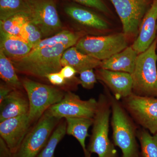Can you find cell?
<instances>
[{
    "label": "cell",
    "mask_w": 157,
    "mask_h": 157,
    "mask_svg": "<svg viewBox=\"0 0 157 157\" xmlns=\"http://www.w3.org/2000/svg\"><path fill=\"white\" fill-rule=\"evenodd\" d=\"M0 155L1 157H12L13 154L6 145L4 140L0 137Z\"/></svg>",
    "instance_id": "32"
},
{
    "label": "cell",
    "mask_w": 157,
    "mask_h": 157,
    "mask_svg": "<svg viewBox=\"0 0 157 157\" xmlns=\"http://www.w3.org/2000/svg\"><path fill=\"white\" fill-rule=\"evenodd\" d=\"M84 36L81 32H73L65 30L59 32L55 35L49 38L42 39L40 42L33 48L53 46L58 44L67 46L68 48L76 45L79 39Z\"/></svg>",
    "instance_id": "21"
},
{
    "label": "cell",
    "mask_w": 157,
    "mask_h": 157,
    "mask_svg": "<svg viewBox=\"0 0 157 157\" xmlns=\"http://www.w3.org/2000/svg\"><path fill=\"white\" fill-rule=\"evenodd\" d=\"M128 45L127 36L123 33L100 36H83L75 47L82 53L103 61L124 50Z\"/></svg>",
    "instance_id": "7"
},
{
    "label": "cell",
    "mask_w": 157,
    "mask_h": 157,
    "mask_svg": "<svg viewBox=\"0 0 157 157\" xmlns=\"http://www.w3.org/2000/svg\"><path fill=\"white\" fill-rule=\"evenodd\" d=\"M141 148V157H157V132L151 134L143 128L137 131Z\"/></svg>",
    "instance_id": "23"
},
{
    "label": "cell",
    "mask_w": 157,
    "mask_h": 157,
    "mask_svg": "<svg viewBox=\"0 0 157 157\" xmlns=\"http://www.w3.org/2000/svg\"><path fill=\"white\" fill-rule=\"evenodd\" d=\"M98 108L94 117L93 129L87 147L90 154L99 157H118L117 151L109 137L111 106L107 95L101 94L98 100Z\"/></svg>",
    "instance_id": "3"
},
{
    "label": "cell",
    "mask_w": 157,
    "mask_h": 157,
    "mask_svg": "<svg viewBox=\"0 0 157 157\" xmlns=\"http://www.w3.org/2000/svg\"><path fill=\"white\" fill-rule=\"evenodd\" d=\"M42 36H43L40 29L31 18L25 24L20 34V37L33 48L42 40Z\"/></svg>",
    "instance_id": "27"
},
{
    "label": "cell",
    "mask_w": 157,
    "mask_h": 157,
    "mask_svg": "<svg viewBox=\"0 0 157 157\" xmlns=\"http://www.w3.org/2000/svg\"><path fill=\"white\" fill-rule=\"evenodd\" d=\"M138 55L132 46H129L109 58L102 61L100 68L132 74L135 69Z\"/></svg>",
    "instance_id": "16"
},
{
    "label": "cell",
    "mask_w": 157,
    "mask_h": 157,
    "mask_svg": "<svg viewBox=\"0 0 157 157\" xmlns=\"http://www.w3.org/2000/svg\"><path fill=\"white\" fill-rule=\"evenodd\" d=\"M74 2L90 8L97 9L104 13H107L109 10L102 0H72Z\"/></svg>",
    "instance_id": "29"
},
{
    "label": "cell",
    "mask_w": 157,
    "mask_h": 157,
    "mask_svg": "<svg viewBox=\"0 0 157 157\" xmlns=\"http://www.w3.org/2000/svg\"><path fill=\"white\" fill-rule=\"evenodd\" d=\"M0 49L11 61L19 60L27 56L33 48L20 36L0 32Z\"/></svg>",
    "instance_id": "17"
},
{
    "label": "cell",
    "mask_w": 157,
    "mask_h": 157,
    "mask_svg": "<svg viewBox=\"0 0 157 157\" xmlns=\"http://www.w3.org/2000/svg\"><path fill=\"white\" fill-rule=\"evenodd\" d=\"M157 38L146 50L138 55L134 72L133 93L157 98Z\"/></svg>",
    "instance_id": "4"
},
{
    "label": "cell",
    "mask_w": 157,
    "mask_h": 157,
    "mask_svg": "<svg viewBox=\"0 0 157 157\" xmlns=\"http://www.w3.org/2000/svg\"></svg>",
    "instance_id": "34"
},
{
    "label": "cell",
    "mask_w": 157,
    "mask_h": 157,
    "mask_svg": "<svg viewBox=\"0 0 157 157\" xmlns=\"http://www.w3.org/2000/svg\"><path fill=\"white\" fill-rule=\"evenodd\" d=\"M67 134V122L60 121L54 130L48 142L36 157H54L58 144Z\"/></svg>",
    "instance_id": "25"
},
{
    "label": "cell",
    "mask_w": 157,
    "mask_h": 157,
    "mask_svg": "<svg viewBox=\"0 0 157 157\" xmlns=\"http://www.w3.org/2000/svg\"><path fill=\"white\" fill-rule=\"evenodd\" d=\"M98 105V101L94 98L84 101L74 93L68 91L61 101L52 106L46 111L60 120L71 117L94 118Z\"/></svg>",
    "instance_id": "10"
},
{
    "label": "cell",
    "mask_w": 157,
    "mask_h": 157,
    "mask_svg": "<svg viewBox=\"0 0 157 157\" xmlns=\"http://www.w3.org/2000/svg\"><path fill=\"white\" fill-rule=\"evenodd\" d=\"M67 48L62 44L33 48L27 56L12 62L18 73L46 78L49 73L59 72L61 70L63 67L61 59L63 53Z\"/></svg>",
    "instance_id": "1"
},
{
    "label": "cell",
    "mask_w": 157,
    "mask_h": 157,
    "mask_svg": "<svg viewBox=\"0 0 157 157\" xmlns=\"http://www.w3.org/2000/svg\"><path fill=\"white\" fill-rule=\"evenodd\" d=\"M59 72L67 80L73 79L76 73H78L74 68L70 66L63 67Z\"/></svg>",
    "instance_id": "31"
},
{
    "label": "cell",
    "mask_w": 157,
    "mask_h": 157,
    "mask_svg": "<svg viewBox=\"0 0 157 157\" xmlns=\"http://www.w3.org/2000/svg\"><path fill=\"white\" fill-rule=\"evenodd\" d=\"M21 82L28 99L29 117L31 124L39 120L49 107L61 101L66 94L57 88L29 78H24Z\"/></svg>",
    "instance_id": "5"
},
{
    "label": "cell",
    "mask_w": 157,
    "mask_h": 157,
    "mask_svg": "<svg viewBox=\"0 0 157 157\" xmlns=\"http://www.w3.org/2000/svg\"><path fill=\"white\" fill-rule=\"evenodd\" d=\"M64 11L72 19L82 25L99 30H105L109 28L106 21L87 9L71 6L65 8Z\"/></svg>",
    "instance_id": "19"
},
{
    "label": "cell",
    "mask_w": 157,
    "mask_h": 157,
    "mask_svg": "<svg viewBox=\"0 0 157 157\" xmlns=\"http://www.w3.org/2000/svg\"><path fill=\"white\" fill-rule=\"evenodd\" d=\"M62 67L70 66L79 73L84 70L100 68L102 61L82 53L75 46L65 51L61 59Z\"/></svg>",
    "instance_id": "18"
},
{
    "label": "cell",
    "mask_w": 157,
    "mask_h": 157,
    "mask_svg": "<svg viewBox=\"0 0 157 157\" xmlns=\"http://www.w3.org/2000/svg\"><path fill=\"white\" fill-rule=\"evenodd\" d=\"M14 65L11 60L0 49V76L4 82L13 89L20 90L23 87Z\"/></svg>",
    "instance_id": "22"
},
{
    "label": "cell",
    "mask_w": 157,
    "mask_h": 157,
    "mask_svg": "<svg viewBox=\"0 0 157 157\" xmlns=\"http://www.w3.org/2000/svg\"><path fill=\"white\" fill-rule=\"evenodd\" d=\"M29 14L25 0H0V21H4L18 13Z\"/></svg>",
    "instance_id": "26"
},
{
    "label": "cell",
    "mask_w": 157,
    "mask_h": 157,
    "mask_svg": "<svg viewBox=\"0 0 157 157\" xmlns=\"http://www.w3.org/2000/svg\"><path fill=\"white\" fill-rule=\"evenodd\" d=\"M79 82L82 87L86 89H91L97 82V76L93 69L82 71L79 73Z\"/></svg>",
    "instance_id": "28"
},
{
    "label": "cell",
    "mask_w": 157,
    "mask_h": 157,
    "mask_svg": "<svg viewBox=\"0 0 157 157\" xmlns=\"http://www.w3.org/2000/svg\"><path fill=\"white\" fill-rule=\"evenodd\" d=\"M111 108V126L114 145L122 152V157H140L137 139V131L122 105L108 94Z\"/></svg>",
    "instance_id": "2"
},
{
    "label": "cell",
    "mask_w": 157,
    "mask_h": 157,
    "mask_svg": "<svg viewBox=\"0 0 157 157\" xmlns=\"http://www.w3.org/2000/svg\"><path fill=\"white\" fill-rule=\"evenodd\" d=\"M29 113L0 122V136L12 154L19 148L29 131Z\"/></svg>",
    "instance_id": "12"
},
{
    "label": "cell",
    "mask_w": 157,
    "mask_h": 157,
    "mask_svg": "<svg viewBox=\"0 0 157 157\" xmlns=\"http://www.w3.org/2000/svg\"><path fill=\"white\" fill-rule=\"evenodd\" d=\"M29 102L20 90L13 89L0 103V122L29 113Z\"/></svg>",
    "instance_id": "15"
},
{
    "label": "cell",
    "mask_w": 157,
    "mask_h": 157,
    "mask_svg": "<svg viewBox=\"0 0 157 157\" xmlns=\"http://www.w3.org/2000/svg\"><path fill=\"white\" fill-rule=\"evenodd\" d=\"M97 79L102 82L111 90L114 97L119 101L133 93L132 74L100 68L96 72Z\"/></svg>",
    "instance_id": "13"
},
{
    "label": "cell",
    "mask_w": 157,
    "mask_h": 157,
    "mask_svg": "<svg viewBox=\"0 0 157 157\" xmlns=\"http://www.w3.org/2000/svg\"><path fill=\"white\" fill-rule=\"evenodd\" d=\"M67 134L75 137L80 144L84 152L85 157H90L87 151L85 141L90 136L88 129L94 122V118L84 117H67Z\"/></svg>",
    "instance_id": "20"
},
{
    "label": "cell",
    "mask_w": 157,
    "mask_h": 157,
    "mask_svg": "<svg viewBox=\"0 0 157 157\" xmlns=\"http://www.w3.org/2000/svg\"><path fill=\"white\" fill-rule=\"evenodd\" d=\"M128 36L138 34L141 21L147 11L149 0H110Z\"/></svg>",
    "instance_id": "11"
},
{
    "label": "cell",
    "mask_w": 157,
    "mask_h": 157,
    "mask_svg": "<svg viewBox=\"0 0 157 157\" xmlns=\"http://www.w3.org/2000/svg\"><path fill=\"white\" fill-rule=\"evenodd\" d=\"M157 26V0H153L141 21L138 37L132 45L138 54L146 50L156 38Z\"/></svg>",
    "instance_id": "14"
},
{
    "label": "cell",
    "mask_w": 157,
    "mask_h": 157,
    "mask_svg": "<svg viewBox=\"0 0 157 157\" xmlns=\"http://www.w3.org/2000/svg\"><path fill=\"white\" fill-rule=\"evenodd\" d=\"M13 90L12 88L6 83L5 84L1 83L0 86V103L4 101V99Z\"/></svg>",
    "instance_id": "33"
},
{
    "label": "cell",
    "mask_w": 157,
    "mask_h": 157,
    "mask_svg": "<svg viewBox=\"0 0 157 157\" xmlns=\"http://www.w3.org/2000/svg\"><path fill=\"white\" fill-rule=\"evenodd\" d=\"M30 18L29 13H18L5 20L0 21V29L6 34L20 36L23 27Z\"/></svg>",
    "instance_id": "24"
},
{
    "label": "cell",
    "mask_w": 157,
    "mask_h": 157,
    "mask_svg": "<svg viewBox=\"0 0 157 157\" xmlns=\"http://www.w3.org/2000/svg\"><path fill=\"white\" fill-rule=\"evenodd\" d=\"M46 78L50 83L56 86H63L67 83V80L60 72L49 73L46 76Z\"/></svg>",
    "instance_id": "30"
},
{
    "label": "cell",
    "mask_w": 157,
    "mask_h": 157,
    "mask_svg": "<svg viewBox=\"0 0 157 157\" xmlns=\"http://www.w3.org/2000/svg\"><path fill=\"white\" fill-rule=\"evenodd\" d=\"M123 101L124 108L138 124L152 135L157 132V98L132 93Z\"/></svg>",
    "instance_id": "8"
},
{
    "label": "cell",
    "mask_w": 157,
    "mask_h": 157,
    "mask_svg": "<svg viewBox=\"0 0 157 157\" xmlns=\"http://www.w3.org/2000/svg\"><path fill=\"white\" fill-rule=\"evenodd\" d=\"M61 120L45 111L33 128L29 131L12 157H36Z\"/></svg>",
    "instance_id": "6"
},
{
    "label": "cell",
    "mask_w": 157,
    "mask_h": 157,
    "mask_svg": "<svg viewBox=\"0 0 157 157\" xmlns=\"http://www.w3.org/2000/svg\"><path fill=\"white\" fill-rule=\"evenodd\" d=\"M31 20L44 37H48L62 29V23L54 0H25Z\"/></svg>",
    "instance_id": "9"
}]
</instances>
